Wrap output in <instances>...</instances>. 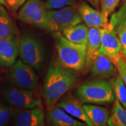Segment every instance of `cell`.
I'll use <instances>...</instances> for the list:
<instances>
[{
	"label": "cell",
	"mask_w": 126,
	"mask_h": 126,
	"mask_svg": "<svg viewBox=\"0 0 126 126\" xmlns=\"http://www.w3.org/2000/svg\"><path fill=\"white\" fill-rule=\"evenodd\" d=\"M77 81L78 75L75 71L63 67L60 64L49 67L42 92L47 109L49 110L56 106Z\"/></svg>",
	"instance_id": "1"
},
{
	"label": "cell",
	"mask_w": 126,
	"mask_h": 126,
	"mask_svg": "<svg viewBox=\"0 0 126 126\" xmlns=\"http://www.w3.org/2000/svg\"><path fill=\"white\" fill-rule=\"evenodd\" d=\"M75 94L81 103L108 105L115 100L111 81L106 78H97L88 81L77 88Z\"/></svg>",
	"instance_id": "2"
},
{
	"label": "cell",
	"mask_w": 126,
	"mask_h": 126,
	"mask_svg": "<svg viewBox=\"0 0 126 126\" xmlns=\"http://www.w3.org/2000/svg\"><path fill=\"white\" fill-rule=\"evenodd\" d=\"M54 34L59 64L75 71L82 70L86 63V46L72 43L66 39L61 32Z\"/></svg>",
	"instance_id": "3"
},
{
	"label": "cell",
	"mask_w": 126,
	"mask_h": 126,
	"mask_svg": "<svg viewBox=\"0 0 126 126\" xmlns=\"http://www.w3.org/2000/svg\"><path fill=\"white\" fill-rule=\"evenodd\" d=\"M19 55L23 63L39 70L43 67L45 53L43 45L36 37L24 35L19 39Z\"/></svg>",
	"instance_id": "4"
},
{
	"label": "cell",
	"mask_w": 126,
	"mask_h": 126,
	"mask_svg": "<svg viewBox=\"0 0 126 126\" xmlns=\"http://www.w3.org/2000/svg\"><path fill=\"white\" fill-rule=\"evenodd\" d=\"M82 21L76 6L48 10L47 31L53 33L61 32L64 29L79 24Z\"/></svg>",
	"instance_id": "5"
},
{
	"label": "cell",
	"mask_w": 126,
	"mask_h": 126,
	"mask_svg": "<svg viewBox=\"0 0 126 126\" xmlns=\"http://www.w3.org/2000/svg\"><path fill=\"white\" fill-rule=\"evenodd\" d=\"M3 99L10 106L19 109L40 106L42 100L33 90L8 86L1 91Z\"/></svg>",
	"instance_id": "6"
},
{
	"label": "cell",
	"mask_w": 126,
	"mask_h": 126,
	"mask_svg": "<svg viewBox=\"0 0 126 126\" xmlns=\"http://www.w3.org/2000/svg\"><path fill=\"white\" fill-rule=\"evenodd\" d=\"M48 11L45 2L41 0H29L20 8L18 19L26 24L47 31Z\"/></svg>",
	"instance_id": "7"
},
{
	"label": "cell",
	"mask_w": 126,
	"mask_h": 126,
	"mask_svg": "<svg viewBox=\"0 0 126 126\" xmlns=\"http://www.w3.org/2000/svg\"><path fill=\"white\" fill-rule=\"evenodd\" d=\"M35 69L18 60L11 67L8 78L14 86L23 89L34 90L38 86L39 78Z\"/></svg>",
	"instance_id": "8"
},
{
	"label": "cell",
	"mask_w": 126,
	"mask_h": 126,
	"mask_svg": "<svg viewBox=\"0 0 126 126\" xmlns=\"http://www.w3.org/2000/svg\"><path fill=\"white\" fill-rule=\"evenodd\" d=\"M16 126H43L45 114L42 106L33 108L15 110L12 120Z\"/></svg>",
	"instance_id": "9"
},
{
	"label": "cell",
	"mask_w": 126,
	"mask_h": 126,
	"mask_svg": "<svg viewBox=\"0 0 126 126\" xmlns=\"http://www.w3.org/2000/svg\"><path fill=\"white\" fill-rule=\"evenodd\" d=\"M101 46L99 51L106 54L115 65L122 57V46L117 34L107 27L101 28Z\"/></svg>",
	"instance_id": "10"
},
{
	"label": "cell",
	"mask_w": 126,
	"mask_h": 126,
	"mask_svg": "<svg viewBox=\"0 0 126 126\" xmlns=\"http://www.w3.org/2000/svg\"><path fill=\"white\" fill-rule=\"evenodd\" d=\"M19 39L17 36L0 39V67L8 68L16 61Z\"/></svg>",
	"instance_id": "11"
},
{
	"label": "cell",
	"mask_w": 126,
	"mask_h": 126,
	"mask_svg": "<svg viewBox=\"0 0 126 126\" xmlns=\"http://www.w3.org/2000/svg\"><path fill=\"white\" fill-rule=\"evenodd\" d=\"M78 8L83 21L89 28H103L108 25V18L102 11L94 8L84 2L80 3Z\"/></svg>",
	"instance_id": "12"
},
{
	"label": "cell",
	"mask_w": 126,
	"mask_h": 126,
	"mask_svg": "<svg viewBox=\"0 0 126 126\" xmlns=\"http://www.w3.org/2000/svg\"><path fill=\"white\" fill-rule=\"evenodd\" d=\"M56 106L62 109L68 114L85 123L86 126H94L86 115L81 103L76 97L67 94L60 99Z\"/></svg>",
	"instance_id": "13"
},
{
	"label": "cell",
	"mask_w": 126,
	"mask_h": 126,
	"mask_svg": "<svg viewBox=\"0 0 126 126\" xmlns=\"http://www.w3.org/2000/svg\"><path fill=\"white\" fill-rule=\"evenodd\" d=\"M90 69L92 76L106 79L116 75L117 70L111 60L101 51H99Z\"/></svg>",
	"instance_id": "14"
},
{
	"label": "cell",
	"mask_w": 126,
	"mask_h": 126,
	"mask_svg": "<svg viewBox=\"0 0 126 126\" xmlns=\"http://www.w3.org/2000/svg\"><path fill=\"white\" fill-rule=\"evenodd\" d=\"M47 124L53 126H85L83 122L77 120L68 114L66 111L57 106L48 110L47 116Z\"/></svg>",
	"instance_id": "15"
},
{
	"label": "cell",
	"mask_w": 126,
	"mask_h": 126,
	"mask_svg": "<svg viewBox=\"0 0 126 126\" xmlns=\"http://www.w3.org/2000/svg\"><path fill=\"white\" fill-rule=\"evenodd\" d=\"M101 28H89L88 43L86 45L85 67L90 68L98 55L101 46Z\"/></svg>",
	"instance_id": "16"
},
{
	"label": "cell",
	"mask_w": 126,
	"mask_h": 126,
	"mask_svg": "<svg viewBox=\"0 0 126 126\" xmlns=\"http://www.w3.org/2000/svg\"><path fill=\"white\" fill-rule=\"evenodd\" d=\"M86 115L94 126H106L110 117L108 109L92 105H82Z\"/></svg>",
	"instance_id": "17"
},
{
	"label": "cell",
	"mask_w": 126,
	"mask_h": 126,
	"mask_svg": "<svg viewBox=\"0 0 126 126\" xmlns=\"http://www.w3.org/2000/svg\"><path fill=\"white\" fill-rule=\"evenodd\" d=\"M61 33L66 39L72 43L81 45H87L89 28L85 24L81 23L64 29Z\"/></svg>",
	"instance_id": "18"
},
{
	"label": "cell",
	"mask_w": 126,
	"mask_h": 126,
	"mask_svg": "<svg viewBox=\"0 0 126 126\" xmlns=\"http://www.w3.org/2000/svg\"><path fill=\"white\" fill-rule=\"evenodd\" d=\"M5 7L0 5V39L18 34L16 25Z\"/></svg>",
	"instance_id": "19"
},
{
	"label": "cell",
	"mask_w": 126,
	"mask_h": 126,
	"mask_svg": "<svg viewBox=\"0 0 126 126\" xmlns=\"http://www.w3.org/2000/svg\"><path fill=\"white\" fill-rule=\"evenodd\" d=\"M126 26V1H123V2L119 10L111 14L106 26L117 34V33Z\"/></svg>",
	"instance_id": "20"
},
{
	"label": "cell",
	"mask_w": 126,
	"mask_h": 126,
	"mask_svg": "<svg viewBox=\"0 0 126 126\" xmlns=\"http://www.w3.org/2000/svg\"><path fill=\"white\" fill-rule=\"evenodd\" d=\"M108 126H126V108L122 106L117 99L114 101Z\"/></svg>",
	"instance_id": "21"
},
{
	"label": "cell",
	"mask_w": 126,
	"mask_h": 126,
	"mask_svg": "<svg viewBox=\"0 0 126 126\" xmlns=\"http://www.w3.org/2000/svg\"><path fill=\"white\" fill-rule=\"evenodd\" d=\"M110 81L116 99L124 108H126V86L120 75H114Z\"/></svg>",
	"instance_id": "22"
},
{
	"label": "cell",
	"mask_w": 126,
	"mask_h": 126,
	"mask_svg": "<svg viewBox=\"0 0 126 126\" xmlns=\"http://www.w3.org/2000/svg\"><path fill=\"white\" fill-rule=\"evenodd\" d=\"M15 110L12 106L0 102V126H7L10 123Z\"/></svg>",
	"instance_id": "23"
},
{
	"label": "cell",
	"mask_w": 126,
	"mask_h": 126,
	"mask_svg": "<svg viewBox=\"0 0 126 126\" xmlns=\"http://www.w3.org/2000/svg\"><path fill=\"white\" fill-rule=\"evenodd\" d=\"M48 10L61 9L69 6H76V0H46L45 2Z\"/></svg>",
	"instance_id": "24"
},
{
	"label": "cell",
	"mask_w": 126,
	"mask_h": 126,
	"mask_svg": "<svg viewBox=\"0 0 126 126\" xmlns=\"http://www.w3.org/2000/svg\"><path fill=\"white\" fill-rule=\"evenodd\" d=\"M120 1V0H100L101 11L108 18L109 16L114 12Z\"/></svg>",
	"instance_id": "25"
},
{
	"label": "cell",
	"mask_w": 126,
	"mask_h": 126,
	"mask_svg": "<svg viewBox=\"0 0 126 126\" xmlns=\"http://www.w3.org/2000/svg\"><path fill=\"white\" fill-rule=\"evenodd\" d=\"M119 74L120 75L121 78L125 83L126 86V61L123 57L120 58L119 60L115 64Z\"/></svg>",
	"instance_id": "26"
},
{
	"label": "cell",
	"mask_w": 126,
	"mask_h": 126,
	"mask_svg": "<svg viewBox=\"0 0 126 126\" xmlns=\"http://www.w3.org/2000/svg\"><path fill=\"white\" fill-rule=\"evenodd\" d=\"M117 36L122 46V57L126 59V26L117 33Z\"/></svg>",
	"instance_id": "27"
},
{
	"label": "cell",
	"mask_w": 126,
	"mask_h": 126,
	"mask_svg": "<svg viewBox=\"0 0 126 126\" xmlns=\"http://www.w3.org/2000/svg\"><path fill=\"white\" fill-rule=\"evenodd\" d=\"M25 1L26 0H5L7 7L14 13L18 11V9L25 4Z\"/></svg>",
	"instance_id": "28"
},
{
	"label": "cell",
	"mask_w": 126,
	"mask_h": 126,
	"mask_svg": "<svg viewBox=\"0 0 126 126\" xmlns=\"http://www.w3.org/2000/svg\"><path fill=\"white\" fill-rule=\"evenodd\" d=\"M88 2L90 3L91 5L94 8L99 9L100 7V0H86Z\"/></svg>",
	"instance_id": "29"
},
{
	"label": "cell",
	"mask_w": 126,
	"mask_h": 126,
	"mask_svg": "<svg viewBox=\"0 0 126 126\" xmlns=\"http://www.w3.org/2000/svg\"><path fill=\"white\" fill-rule=\"evenodd\" d=\"M0 5H2L5 7H7V3L5 2V0H0Z\"/></svg>",
	"instance_id": "30"
},
{
	"label": "cell",
	"mask_w": 126,
	"mask_h": 126,
	"mask_svg": "<svg viewBox=\"0 0 126 126\" xmlns=\"http://www.w3.org/2000/svg\"><path fill=\"white\" fill-rule=\"evenodd\" d=\"M123 1H126V0H123Z\"/></svg>",
	"instance_id": "31"
}]
</instances>
